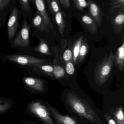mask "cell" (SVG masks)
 <instances>
[{"label":"cell","mask_w":124,"mask_h":124,"mask_svg":"<svg viewBox=\"0 0 124 124\" xmlns=\"http://www.w3.org/2000/svg\"><path fill=\"white\" fill-rule=\"evenodd\" d=\"M7 102V101H4V100H0V105L1 104H3V103H5L6 102Z\"/></svg>","instance_id":"d6a6232c"},{"label":"cell","mask_w":124,"mask_h":124,"mask_svg":"<svg viewBox=\"0 0 124 124\" xmlns=\"http://www.w3.org/2000/svg\"><path fill=\"white\" fill-rule=\"evenodd\" d=\"M102 110L103 112L109 114L117 124H124V103H106L103 105Z\"/></svg>","instance_id":"277c9868"},{"label":"cell","mask_w":124,"mask_h":124,"mask_svg":"<svg viewBox=\"0 0 124 124\" xmlns=\"http://www.w3.org/2000/svg\"><path fill=\"white\" fill-rule=\"evenodd\" d=\"M60 3L64 8H69L70 7V3L69 0H59Z\"/></svg>","instance_id":"f546056e"},{"label":"cell","mask_w":124,"mask_h":124,"mask_svg":"<svg viewBox=\"0 0 124 124\" xmlns=\"http://www.w3.org/2000/svg\"><path fill=\"white\" fill-rule=\"evenodd\" d=\"M80 120H81L82 124H90L89 122H87L85 121H83V120H81V119H80Z\"/></svg>","instance_id":"1f68e13d"},{"label":"cell","mask_w":124,"mask_h":124,"mask_svg":"<svg viewBox=\"0 0 124 124\" xmlns=\"http://www.w3.org/2000/svg\"><path fill=\"white\" fill-rule=\"evenodd\" d=\"M33 1L36 10L40 13L43 17L48 29L50 28L53 31L54 27L47 11L45 1L44 0H33Z\"/></svg>","instance_id":"30bf717a"},{"label":"cell","mask_w":124,"mask_h":124,"mask_svg":"<svg viewBox=\"0 0 124 124\" xmlns=\"http://www.w3.org/2000/svg\"><path fill=\"white\" fill-rule=\"evenodd\" d=\"M33 70L39 72H44L46 73H50L54 71V68L52 66L49 65L35 66Z\"/></svg>","instance_id":"7402d4cb"},{"label":"cell","mask_w":124,"mask_h":124,"mask_svg":"<svg viewBox=\"0 0 124 124\" xmlns=\"http://www.w3.org/2000/svg\"><path fill=\"white\" fill-rule=\"evenodd\" d=\"M81 20L86 28L90 32L92 33H96L97 31V25L89 15L87 14L83 15L81 17Z\"/></svg>","instance_id":"2e32d148"},{"label":"cell","mask_w":124,"mask_h":124,"mask_svg":"<svg viewBox=\"0 0 124 124\" xmlns=\"http://www.w3.org/2000/svg\"><path fill=\"white\" fill-rule=\"evenodd\" d=\"M47 108L56 124H82L81 120L71 115H63L57 108L46 103Z\"/></svg>","instance_id":"5b68a950"},{"label":"cell","mask_w":124,"mask_h":124,"mask_svg":"<svg viewBox=\"0 0 124 124\" xmlns=\"http://www.w3.org/2000/svg\"><path fill=\"white\" fill-rule=\"evenodd\" d=\"M87 50L88 49L86 44L85 43H82L78 55L79 59H83L86 56L87 53Z\"/></svg>","instance_id":"d4e9b609"},{"label":"cell","mask_w":124,"mask_h":124,"mask_svg":"<svg viewBox=\"0 0 124 124\" xmlns=\"http://www.w3.org/2000/svg\"><path fill=\"white\" fill-rule=\"evenodd\" d=\"M16 0H0V20H4L17 6Z\"/></svg>","instance_id":"8fae6325"},{"label":"cell","mask_w":124,"mask_h":124,"mask_svg":"<svg viewBox=\"0 0 124 124\" xmlns=\"http://www.w3.org/2000/svg\"><path fill=\"white\" fill-rule=\"evenodd\" d=\"M20 124H41L36 121H27L23 122L22 123Z\"/></svg>","instance_id":"4dcf8cb0"},{"label":"cell","mask_w":124,"mask_h":124,"mask_svg":"<svg viewBox=\"0 0 124 124\" xmlns=\"http://www.w3.org/2000/svg\"><path fill=\"white\" fill-rule=\"evenodd\" d=\"M25 111L28 115L37 117L44 124H56L47 108L46 103L41 101H33L30 103L26 107Z\"/></svg>","instance_id":"7a4b0ae2"},{"label":"cell","mask_w":124,"mask_h":124,"mask_svg":"<svg viewBox=\"0 0 124 124\" xmlns=\"http://www.w3.org/2000/svg\"><path fill=\"white\" fill-rule=\"evenodd\" d=\"M62 101L66 110L74 117L91 124H106L102 110L75 93H66Z\"/></svg>","instance_id":"6da1fadb"},{"label":"cell","mask_w":124,"mask_h":124,"mask_svg":"<svg viewBox=\"0 0 124 124\" xmlns=\"http://www.w3.org/2000/svg\"><path fill=\"white\" fill-rule=\"evenodd\" d=\"M23 80L25 84L31 89L39 92L43 90V82L41 79L33 77H26L24 78Z\"/></svg>","instance_id":"7c38bea8"},{"label":"cell","mask_w":124,"mask_h":124,"mask_svg":"<svg viewBox=\"0 0 124 124\" xmlns=\"http://www.w3.org/2000/svg\"><path fill=\"white\" fill-rule=\"evenodd\" d=\"M73 57V53L71 50L67 49L65 51L63 54V59L65 61H68L71 60Z\"/></svg>","instance_id":"83f0119b"},{"label":"cell","mask_w":124,"mask_h":124,"mask_svg":"<svg viewBox=\"0 0 124 124\" xmlns=\"http://www.w3.org/2000/svg\"><path fill=\"white\" fill-rule=\"evenodd\" d=\"M103 114L106 124H117L116 122L109 114L103 112Z\"/></svg>","instance_id":"484cf974"},{"label":"cell","mask_w":124,"mask_h":124,"mask_svg":"<svg viewBox=\"0 0 124 124\" xmlns=\"http://www.w3.org/2000/svg\"><path fill=\"white\" fill-rule=\"evenodd\" d=\"M5 57L11 62L26 66L35 67L42 65L46 62L42 59H37L28 55H8Z\"/></svg>","instance_id":"8992f818"},{"label":"cell","mask_w":124,"mask_h":124,"mask_svg":"<svg viewBox=\"0 0 124 124\" xmlns=\"http://www.w3.org/2000/svg\"><path fill=\"white\" fill-rule=\"evenodd\" d=\"M87 0V7L89 15L94 20L97 25L100 26L102 22L104 14L102 9L93 0Z\"/></svg>","instance_id":"9c48e42d"},{"label":"cell","mask_w":124,"mask_h":124,"mask_svg":"<svg viewBox=\"0 0 124 124\" xmlns=\"http://www.w3.org/2000/svg\"><path fill=\"white\" fill-rule=\"evenodd\" d=\"M32 22L33 25L36 29L40 31L47 32L48 27L40 13L36 10V12L32 17Z\"/></svg>","instance_id":"4fadbf2b"},{"label":"cell","mask_w":124,"mask_h":124,"mask_svg":"<svg viewBox=\"0 0 124 124\" xmlns=\"http://www.w3.org/2000/svg\"><path fill=\"white\" fill-rule=\"evenodd\" d=\"M82 39H83L82 36H81L76 41L74 46L73 56L74 62H76L77 58L78 57L81 45L82 43Z\"/></svg>","instance_id":"44dd1931"},{"label":"cell","mask_w":124,"mask_h":124,"mask_svg":"<svg viewBox=\"0 0 124 124\" xmlns=\"http://www.w3.org/2000/svg\"><path fill=\"white\" fill-rule=\"evenodd\" d=\"M66 71L69 75H72L75 72V69L73 63L71 62H68L66 64Z\"/></svg>","instance_id":"4316f807"},{"label":"cell","mask_w":124,"mask_h":124,"mask_svg":"<svg viewBox=\"0 0 124 124\" xmlns=\"http://www.w3.org/2000/svg\"><path fill=\"white\" fill-rule=\"evenodd\" d=\"M30 27L26 18L23 20L22 28L13 42L15 46L27 48L30 45Z\"/></svg>","instance_id":"52a82bcc"},{"label":"cell","mask_w":124,"mask_h":124,"mask_svg":"<svg viewBox=\"0 0 124 124\" xmlns=\"http://www.w3.org/2000/svg\"><path fill=\"white\" fill-rule=\"evenodd\" d=\"M55 22L57 25L59 31L62 36L65 30L66 26V16L63 11L60 10L57 12L54 17Z\"/></svg>","instance_id":"5bb4252c"},{"label":"cell","mask_w":124,"mask_h":124,"mask_svg":"<svg viewBox=\"0 0 124 124\" xmlns=\"http://www.w3.org/2000/svg\"><path fill=\"white\" fill-rule=\"evenodd\" d=\"M113 19V24L114 30L121 31L124 29V7Z\"/></svg>","instance_id":"e0dca14e"},{"label":"cell","mask_w":124,"mask_h":124,"mask_svg":"<svg viewBox=\"0 0 124 124\" xmlns=\"http://www.w3.org/2000/svg\"><path fill=\"white\" fill-rule=\"evenodd\" d=\"M12 107V104L9 102L0 105V114L6 113L11 110Z\"/></svg>","instance_id":"cb8c5ba5"},{"label":"cell","mask_w":124,"mask_h":124,"mask_svg":"<svg viewBox=\"0 0 124 124\" xmlns=\"http://www.w3.org/2000/svg\"><path fill=\"white\" fill-rule=\"evenodd\" d=\"M116 64L118 69L121 71L124 70V43L122 46L118 49L116 56Z\"/></svg>","instance_id":"ac0fdd59"},{"label":"cell","mask_w":124,"mask_h":124,"mask_svg":"<svg viewBox=\"0 0 124 124\" xmlns=\"http://www.w3.org/2000/svg\"><path fill=\"white\" fill-rule=\"evenodd\" d=\"M111 5L114 8H122L124 7V0H113Z\"/></svg>","instance_id":"f1b7e54d"},{"label":"cell","mask_w":124,"mask_h":124,"mask_svg":"<svg viewBox=\"0 0 124 124\" xmlns=\"http://www.w3.org/2000/svg\"><path fill=\"white\" fill-rule=\"evenodd\" d=\"M74 7L77 10L82 11L87 7V2L86 0H73Z\"/></svg>","instance_id":"603a6c76"},{"label":"cell","mask_w":124,"mask_h":124,"mask_svg":"<svg viewBox=\"0 0 124 124\" xmlns=\"http://www.w3.org/2000/svg\"><path fill=\"white\" fill-rule=\"evenodd\" d=\"M21 16L22 13L21 11L17 6H16L10 12L7 23V33L9 40L12 38L16 33Z\"/></svg>","instance_id":"ba28073f"},{"label":"cell","mask_w":124,"mask_h":124,"mask_svg":"<svg viewBox=\"0 0 124 124\" xmlns=\"http://www.w3.org/2000/svg\"><path fill=\"white\" fill-rule=\"evenodd\" d=\"M49 9L54 17L57 12L60 10V8L57 0H46Z\"/></svg>","instance_id":"d6986e66"},{"label":"cell","mask_w":124,"mask_h":124,"mask_svg":"<svg viewBox=\"0 0 124 124\" xmlns=\"http://www.w3.org/2000/svg\"><path fill=\"white\" fill-rule=\"evenodd\" d=\"M22 15L25 18L31 17L33 14V10L31 7L30 0H17Z\"/></svg>","instance_id":"9a60e30c"},{"label":"cell","mask_w":124,"mask_h":124,"mask_svg":"<svg viewBox=\"0 0 124 124\" xmlns=\"http://www.w3.org/2000/svg\"><path fill=\"white\" fill-rule=\"evenodd\" d=\"M115 59L116 56L111 51L108 56L107 54L103 62L97 68L95 78L98 84L103 85L106 82L110 76Z\"/></svg>","instance_id":"3957f363"},{"label":"cell","mask_w":124,"mask_h":124,"mask_svg":"<svg viewBox=\"0 0 124 124\" xmlns=\"http://www.w3.org/2000/svg\"><path fill=\"white\" fill-rule=\"evenodd\" d=\"M33 51L46 55L51 54L48 46L43 40H41L38 46L33 49Z\"/></svg>","instance_id":"ffe728a7"}]
</instances>
